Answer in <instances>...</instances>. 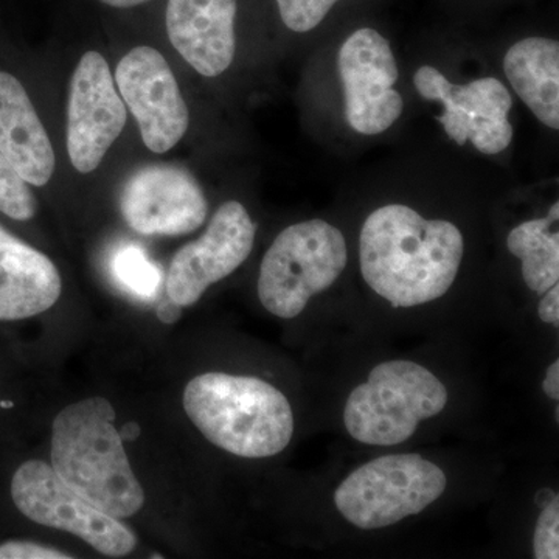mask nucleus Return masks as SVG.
I'll list each match as a JSON object with an SVG mask.
<instances>
[{
  "mask_svg": "<svg viewBox=\"0 0 559 559\" xmlns=\"http://www.w3.org/2000/svg\"><path fill=\"white\" fill-rule=\"evenodd\" d=\"M463 253L465 241L455 224L423 218L403 204L374 210L360 230L362 277L395 308L443 297L457 278Z\"/></svg>",
  "mask_w": 559,
  "mask_h": 559,
  "instance_id": "nucleus-1",
  "label": "nucleus"
},
{
  "mask_svg": "<svg viewBox=\"0 0 559 559\" xmlns=\"http://www.w3.org/2000/svg\"><path fill=\"white\" fill-rule=\"evenodd\" d=\"M116 411L102 396L64 407L51 426V466L70 488L110 516H134L145 492L132 473Z\"/></svg>",
  "mask_w": 559,
  "mask_h": 559,
  "instance_id": "nucleus-2",
  "label": "nucleus"
},
{
  "mask_svg": "<svg viewBox=\"0 0 559 559\" xmlns=\"http://www.w3.org/2000/svg\"><path fill=\"white\" fill-rule=\"evenodd\" d=\"M183 409L210 443L238 457H274L293 440L288 399L260 378L200 374L187 384Z\"/></svg>",
  "mask_w": 559,
  "mask_h": 559,
  "instance_id": "nucleus-3",
  "label": "nucleus"
},
{
  "mask_svg": "<svg viewBox=\"0 0 559 559\" xmlns=\"http://www.w3.org/2000/svg\"><path fill=\"white\" fill-rule=\"evenodd\" d=\"M447 404L448 390L432 371L412 360H388L349 393L344 425L359 443L393 447L409 440Z\"/></svg>",
  "mask_w": 559,
  "mask_h": 559,
  "instance_id": "nucleus-4",
  "label": "nucleus"
},
{
  "mask_svg": "<svg viewBox=\"0 0 559 559\" xmlns=\"http://www.w3.org/2000/svg\"><path fill=\"white\" fill-rule=\"evenodd\" d=\"M347 261V242L333 224L310 219L286 227L261 261V305L280 319L297 318L312 297L334 285Z\"/></svg>",
  "mask_w": 559,
  "mask_h": 559,
  "instance_id": "nucleus-5",
  "label": "nucleus"
},
{
  "mask_svg": "<svg viewBox=\"0 0 559 559\" xmlns=\"http://www.w3.org/2000/svg\"><path fill=\"white\" fill-rule=\"evenodd\" d=\"M447 485L443 469L421 455H384L353 471L334 492V506L355 527L385 528L428 509Z\"/></svg>",
  "mask_w": 559,
  "mask_h": 559,
  "instance_id": "nucleus-6",
  "label": "nucleus"
},
{
  "mask_svg": "<svg viewBox=\"0 0 559 559\" xmlns=\"http://www.w3.org/2000/svg\"><path fill=\"white\" fill-rule=\"evenodd\" d=\"M11 498L28 520L72 533L106 557H127L138 546L127 525L70 488L43 460L20 466L11 480Z\"/></svg>",
  "mask_w": 559,
  "mask_h": 559,
  "instance_id": "nucleus-7",
  "label": "nucleus"
},
{
  "mask_svg": "<svg viewBox=\"0 0 559 559\" xmlns=\"http://www.w3.org/2000/svg\"><path fill=\"white\" fill-rule=\"evenodd\" d=\"M414 84L423 98L443 105L439 120L457 145L469 140L484 154L509 148L514 135L509 121L513 98L502 81L487 76L460 86L439 69L423 66L415 72Z\"/></svg>",
  "mask_w": 559,
  "mask_h": 559,
  "instance_id": "nucleus-8",
  "label": "nucleus"
},
{
  "mask_svg": "<svg viewBox=\"0 0 559 559\" xmlns=\"http://www.w3.org/2000/svg\"><path fill=\"white\" fill-rule=\"evenodd\" d=\"M337 68L352 130L378 135L392 128L404 102L395 90L400 70L389 40L373 28H359L342 44Z\"/></svg>",
  "mask_w": 559,
  "mask_h": 559,
  "instance_id": "nucleus-9",
  "label": "nucleus"
},
{
  "mask_svg": "<svg viewBox=\"0 0 559 559\" xmlns=\"http://www.w3.org/2000/svg\"><path fill=\"white\" fill-rule=\"evenodd\" d=\"M127 119L108 61L98 51H86L70 80L68 151L73 168L83 175L97 170Z\"/></svg>",
  "mask_w": 559,
  "mask_h": 559,
  "instance_id": "nucleus-10",
  "label": "nucleus"
},
{
  "mask_svg": "<svg viewBox=\"0 0 559 559\" xmlns=\"http://www.w3.org/2000/svg\"><path fill=\"white\" fill-rule=\"evenodd\" d=\"M257 226L238 201H227L213 215L200 240L173 257L167 274L168 299L191 307L215 283L238 270L253 249Z\"/></svg>",
  "mask_w": 559,
  "mask_h": 559,
  "instance_id": "nucleus-11",
  "label": "nucleus"
},
{
  "mask_svg": "<svg viewBox=\"0 0 559 559\" xmlns=\"http://www.w3.org/2000/svg\"><path fill=\"white\" fill-rule=\"evenodd\" d=\"M116 84L146 148L157 154L175 148L189 130L190 114L160 51L148 46L128 51L117 66Z\"/></svg>",
  "mask_w": 559,
  "mask_h": 559,
  "instance_id": "nucleus-12",
  "label": "nucleus"
},
{
  "mask_svg": "<svg viewBox=\"0 0 559 559\" xmlns=\"http://www.w3.org/2000/svg\"><path fill=\"white\" fill-rule=\"evenodd\" d=\"M120 209L138 234L178 237L200 229L209 204L200 182L186 168L150 165L124 183Z\"/></svg>",
  "mask_w": 559,
  "mask_h": 559,
  "instance_id": "nucleus-13",
  "label": "nucleus"
},
{
  "mask_svg": "<svg viewBox=\"0 0 559 559\" xmlns=\"http://www.w3.org/2000/svg\"><path fill=\"white\" fill-rule=\"evenodd\" d=\"M237 0H168L165 24L173 47L207 79L234 62Z\"/></svg>",
  "mask_w": 559,
  "mask_h": 559,
  "instance_id": "nucleus-14",
  "label": "nucleus"
},
{
  "mask_svg": "<svg viewBox=\"0 0 559 559\" xmlns=\"http://www.w3.org/2000/svg\"><path fill=\"white\" fill-rule=\"evenodd\" d=\"M62 293L53 261L0 227V320H22L50 310Z\"/></svg>",
  "mask_w": 559,
  "mask_h": 559,
  "instance_id": "nucleus-15",
  "label": "nucleus"
},
{
  "mask_svg": "<svg viewBox=\"0 0 559 559\" xmlns=\"http://www.w3.org/2000/svg\"><path fill=\"white\" fill-rule=\"evenodd\" d=\"M0 151L25 182L44 187L55 173L49 134L16 76L0 72Z\"/></svg>",
  "mask_w": 559,
  "mask_h": 559,
  "instance_id": "nucleus-16",
  "label": "nucleus"
},
{
  "mask_svg": "<svg viewBox=\"0 0 559 559\" xmlns=\"http://www.w3.org/2000/svg\"><path fill=\"white\" fill-rule=\"evenodd\" d=\"M503 70L511 87L551 130L559 128V44L547 38H527L514 44Z\"/></svg>",
  "mask_w": 559,
  "mask_h": 559,
  "instance_id": "nucleus-17",
  "label": "nucleus"
},
{
  "mask_svg": "<svg viewBox=\"0 0 559 559\" xmlns=\"http://www.w3.org/2000/svg\"><path fill=\"white\" fill-rule=\"evenodd\" d=\"M559 204L555 202L546 218L530 219L514 227L507 248L522 261V277L533 293L544 294L559 280Z\"/></svg>",
  "mask_w": 559,
  "mask_h": 559,
  "instance_id": "nucleus-18",
  "label": "nucleus"
},
{
  "mask_svg": "<svg viewBox=\"0 0 559 559\" xmlns=\"http://www.w3.org/2000/svg\"><path fill=\"white\" fill-rule=\"evenodd\" d=\"M112 272L124 289L142 299H154L160 285V271L138 246H124L112 259Z\"/></svg>",
  "mask_w": 559,
  "mask_h": 559,
  "instance_id": "nucleus-19",
  "label": "nucleus"
},
{
  "mask_svg": "<svg viewBox=\"0 0 559 559\" xmlns=\"http://www.w3.org/2000/svg\"><path fill=\"white\" fill-rule=\"evenodd\" d=\"M36 209L38 204L31 187L0 151V212L16 221H28L35 216Z\"/></svg>",
  "mask_w": 559,
  "mask_h": 559,
  "instance_id": "nucleus-20",
  "label": "nucleus"
},
{
  "mask_svg": "<svg viewBox=\"0 0 559 559\" xmlns=\"http://www.w3.org/2000/svg\"><path fill=\"white\" fill-rule=\"evenodd\" d=\"M337 0H277L280 16L289 31H314Z\"/></svg>",
  "mask_w": 559,
  "mask_h": 559,
  "instance_id": "nucleus-21",
  "label": "nucleus"
},
{
  "mask_svg": "<svg viewBox=\"0 0 559 559\" xmlns=\"http://www.w3.org/2000/svg\"><path fill=\"white\" fill-rule=\"evenodd\" d=\"M533 554L536 559L559 558V500L558 496L544 507L536 522L533 536Z\"/></svg>",
  "mask_w": 559,
  "mask_h": 559,
  "instance_id": "nucleus-22",
  "label": "nucleus"
},
{
  "mask_svg": "<svg viewBox=\"0 0 559 559\" xmlns=\"http://www.w3.org/2000/svg\"><path fill=\"white\" fill-rule=\"evenodd\" d=\"M64 551L31 540H10L0 546V559H69Z\"/></svg>",
  "mask_w": 559,
  "mask_h": 559,
  "instance_id": "nucleus-23",
  "label": "nucleus"
},
{
  "mask_svg": "<svg viewBox=\"0 0 559 559\" xmlns=\"http://www.w3.org/2000/svg\"><path fill=\"white\" fill-rule=\"evenodd\" d=\"M538 314L543 322L554 325L555 329L559 326V286L555 285L554 288L544 293L543 299L539 301Z\"/></svg>",
  "mask_w": 559,
  "mask_h": 559,
  "instance_id": "nucleus-24",
  "label": "nucleus"
},
{
  "mask_svg": "<svg viewBox=\"0 0 559 559\" xmlns=\"http://www.w3.org/2000/svg\"><path fill=\"white\" fill-rule=\"evenodd\" d=\"M544 392L549 396L551 401L559 400V360H555L554 364L547 369L546 380L543 382Z\"/></svg>",
  "mask_w": 559,
  "mask_h": 559,
  "instance_id": "nucleus-25",
  "label": "nucleus"
},
{
  "mask_svg": "<svg viewBox=\"0 0 559 559\" xmlns=\"http://www.w3.org/2000/svg\"><path fill=\"white\" fill-rule=\"evenodd\" d=\"M180 312H182V308L170 300L157 308V318L164 323H175L178 322Z\"/></svg>",
  "mask_w": 559,
  "mask_h": 559,
  "instance_id": "nucleus-26",
  "label": "nucleus"
},
{
  "mask_svg": "<svg viewBox=\"0 0 559 559\" xmlns=\"http://www.w3.org/2000/svg\"><path fill=\"white\" fill-rule=\"evenodd\" d=\"M100 2L114 7V9H131V7L142 5V3L150 2V0H100Z\"/></svg>",
  "mask_w": 559,
  "mask_h": 559,
  "instance_id": "nucleus-27",
  "label": "nucleus"
},
{
  "mask_svg": "<svg viewBox=\"0 0 559 559\" xmlns=\"http://www.w3.org/2000/svg\"><path fill=\"white\" fill-rule=\"evenodd\" d=\"M140 433V428L135 423H130V425L124 426V432L120 433L121 439H124V437H128V440H135L138 439Z\"/></svg>",
  "mask_w": 559,
  "mask_h": 559,
  "instance_id": "nucleus-28",
  "label": "nucleus"
}]
</instances>
